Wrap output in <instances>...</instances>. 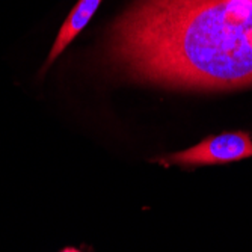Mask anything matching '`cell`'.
Returning a JSON list of instances; mask_svg holds the SVG:
<instances>
[{
	"mask_svg": "<svg viewBox=\"0 0 252 252\" xmlns=\"http://www.w3.org/2000/svg\"><path fill=\"white\" fill-rule=\"evenodd\" d=\"M61 252H80L79 249H76V248H71V246H68V248H63Z\"/></svg>",
	"mask_w": 252,
	"mask_h": 252,
	"instance_id": "4",
	"label": "cell"
},
{
	"mask_svg": "<svg viewBox=\"0 0 252 252\" xmlns=\"http://www.w3.org/2000/svg\"><path fill=\"white\" fill-rule=\"evenodd\" d=\"M110 56L165 86L252 85V0H141L113 26Z\"/></svg>",
	"mask_w": 252,
	"mask_h": 252,
	"instance_id": "1",
	"label": "cell"
},
{
	"mask_svg": "<svg viewBox=\"0 0 252 252\" xmlns=\"http://www.w3.org/2000/svg\"><path fill=\"white\" fill-rule=\"evenodd\" d=\"M248 157H252L251 134L248 131H226L210 136L185 151L156 157L153 158V162L163 166L178 165L183 168H196L226 165Z\"/></svg>",
	"mask_w": 252,
	"mask_h": 252,
	"instance_id": "2",
	"label": "cell"
},
{
	"mask_svg": "<svg viewBox=\"0 0 252 252\" xmlns=\"http://www.w3.org/2000/svg\"><path fill=\"white\" fill-rule=\"evenodd\" d=\"M101 0H79L76 6L71 9V12L66 15L62 26L59 28V32L55 38V42L50 49V53L47 56V61L44 63L42 73L47 71L50 65L62 55V52L70 45L76 36L86 28V25L94 17L95 11L98 9Z\"/></svg>",
	"mask_w": 252,
	"mask_h": 252,
	"instance_id": "3",
	"label": "cell"
}]
</instances>
